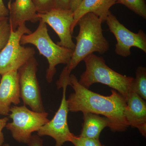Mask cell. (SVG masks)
<instances>
[{
  "mask_svg": "<svg viewBox=\"0 0 146 146\" xmlns=\"http://www.w3.org/2000/svg\"><path fill=\"white\" fill-rule=\"evenodd\" d=\"M136 78H133L130 91H133L141 98L146 100V69L142 66L136 71Z\"/></svg>",
  "mask_w": 146,
  "mask_h": 146,
  "instance_id": "obj_16",
  "label": "cell"
},
{
  "mask_svg": "<svg viewBox=\"0 0 146 146\" xmlns=\"http://www.w3.org/2000/svg\"><path fill=\"white\" fill-rule=\"evenodd\" d=\"M38 63L34 56L18 69V80L21 98L24 105L31 110L45 112L41 91L36 77Z\"/></svg>",
  "mask_w": 146,
  "mask_h": 146,
  "instance_id": "obj_7",
  "label": "cell"
},
{
  "mask_svg": "<svg viewBox=\"0 0 146 146\" xmlns=\"http://www.w3.org/2000/svg\"><path fill=\"white\" fill-rule=\"evenodd\" d=\"M39 20L48 24L54 30L60 39L57 44L73 50L76 44L73 42L71 28L74 21V12L70 9L52 8L47 12L37 13Z\"/></svg>",
  "mask_w": 146,
  "mask_h": 146,
  "instance_id": "obj_10",
  "label": "cell"
},
{
  "mask_svg": "<svg viewBox=\"0 0 146 146\" xmlns=\"http://www.w3.org/2000/svg\"><path fill=\"white\" fill-rule=\"evenodd\" d=\"M117 3L125 6L138 16L146 19L145 0H117Z\"/></svg>",
  "mask_w": 146,
  "mask_h": 146,
  "instance_id": "obj_17",
  "label": "cell"
},
{
  "mask_svg": "<svg viewBox=\"0 0 146 146\" xmlns=\"http://www.w3.org/2000/svg\"><path fill=\"white\" fill-rule=\"evenodd\" d=\"M83 60L86 70L78 80L82 85L89 89L94 83H102L116 90L126 99L133 78L113 70L106 65L103 58L94 54L89 55Z\"/></svg>",
  "mask_w": 146,
  "mask_h": 146,
  "instance_id": "obj_3",
  "label": "cell"
},
{
  "mask_svg": "<svg viewBox=\"0 0 146 146\" xmlns=\"http://www.w3.org/2000/svg\"><path fill=\"white\" fill-rule=\"evenodd\" d=\"M6 18H7V17H6ZM0 18V20H1V19H4V18Z\"/></svg>",
  "mask_w": 146,
  "mask_h": 146,
  "instance_id": "obj_28",
  "label": "cell"
},
{
  "mask_svg": "<svg viewBox=\"0 0 146 146\" xmlns=\"http://www.w3.org/2000/svg\"><path fill=\"white\" fill-rule=\"evenodd\" d=\"M70 84L74 90L67 100L71 112H82L103 115L110 121L113 131H123L129 127L124 115L126 99L112 89L110 96L97 94L84 87L74 74H70Z\"/></svg>",
  "mask_w": 146,
  "mask_h": 146,
  "instance_id": "obj_1",
  "label": "cell"
},
{
  "mask_svg": "<svg viewBox=\"0 0 146 146\" xmlns=\"http://www.w3.org/2000/svg\"><path fill=\"white\" fill-rule=\"evenodd\" d=\"M27 144L28 146H44L43 140L37 134H32Z\"/></svg>",
  "mask_w": 146,
  "mask_h": 146,
  "instance_id": "obj_22",
  "label": "cell"
},
{
  "mask_svg": "<svg viewBox=\"0 0 146 146\" xmlns=\"http://www.w3.org/2000/svg\"><path fill=\"white\" fill-rule=\"evenodd\" d=\"M11 31L9 17L0 20V52L8 42Z\"/></svg>",
  "mask_w": 146,
  "mask_h": 146,
  "instance_id": "obj_18",
  "label": "cell"
},
{
  "mask_svg": "<svg viewBox=\"0 0 146 146\" xmlns=\"http://www.w3.org/2000/svg\"><path fill=\"white\" fill-rule=\"evenodd\" d=\"M8 3L9 22L11 28L16 31L19 26L27 21L36 23L39 21L37 12L33 0H15Z\"/></svg>",
  "mask_w": 146,
  "mask_h": 146,
  "instance_id": "obj_13",
  "label": "cell"
},
{
  "mask_svg": "<svg viewBox=\"0 0 146 146\" xmlns=\"http://www.w3.org/2000/svg\"><path fill=\"white\" fill-rule=\"evenodd\" d=\"M102 19L94 13H86L78 22L79 32L76 36L75 48L70 62L60 74L59 81L70 80L71 72L89 55L103 54L109 49V42L104 36Z\"/></svg>",
  "mask_w": 146,
  "mask_h": 146,
  "instance_id": "obj_2",
  "label": "cell"
},
{
  "mask_svg": "<svg viewBox=\"0 0 146 146\" xmlns=\"http://www.w3.org/2000/svg\"><path fill=\"white\" fill-rule=\"evenodd\" d=\"M70 85L68 82L62 83L60 88L63 89V96L59 108L51 120L42 126L37 131L40 137L49 136L55 141L54 146H62L67 142H71L75 136L69 129L68 122V109L66 99L67 86Z\"/></svg>",
  "mask_w": 146,
  "mask_h": 146,
  "instance_id": "obj_8",
  "label": "cell"
},
{
  "mask_svg": "<svg viewBox=\"0 0 146 146\" xmlns=\"http://www.w3.org/2000/svg\"><path fill=\"white\" fill-rule=\"evenodd\" d=\"M124 115L129 126L137 128L141 134L146 135V103L135 92L130 91L126 99Z\"/></svg>",
  "mask_w": 146,
  "mask_h": 146,
  "instance_id": "obj_12",
  "label": "cell"
},
{
  "mask_svg": "<svg viewBox=\"0 0 146 146\" xmlns=\"http://www.w3.org/2000/svg\"><path fill=\"white\" fill-rule=\"evenodd\" d=\"M48 113L33 111L24 105L11 106L9 116L11 122L7 123L5 127L10 131L14 140L20 143L27 144L32 133L37 131L49 121Z\"/></svg>",
  "mask_w": 146,
  "mask_h": 146,
  "instance_id": "obj_5",
  "label": "cell"
},
{
  "mask_svg": "<svg viewBox=\"0 0 146 146\" xmlns=\"http://www.w3.org/2000/svg\"><path fill=\"white\" fill-rule=\"evenodd\" d=\"M18 71H13L1 76L0 80V115H9L11 105L21 102Z\"/></svg>",
  "mask_w": 146,
  "mask_h": 146,
  "instance_id": "obj_11",
  "label": "cell"
},
{
  "mask_svg": "<svg viewBox=\"0 0 146 146\" xmlns=\"http://www.w3.org/2000/svg\"><path fill=\"white\" fill-rule=\"evenodd\" d=\"M110 32L114 35L117 43L115 52L118 55L126 57L131 54L130 49L135 47L146 53V35L142 30L134 33L120 23L117 17L110 11L106 21Z\"/></svg>",
  "mask_w": 146,
  "mask_h": 146,
  "instance_id": "obj_9",
  "label": "cell"
},
{
  "mask_svg": "<svg viewBox=\"0 0 146 146\" xmlns=\"http://www.w3.org/2000/svg\"><path fill=\"white\" fill-rule=\"evenodd\" d=\"M116 3L117 0H82L74 12V21L71 28L72 34L79 20L86 13H94L104 23L110 11V9Z\"/></svg>",
  "mask_w": 146,
  "mask_h": 146,
  "instance_id": "obj_14",
  "label": "cell"
},
{
  "mask_svg": "<svg viewBox=\"0 0 146 146\" xmlns=\"http://www.w3.org/2000/svg\"><path fill=\"white\" fill-rule=\"evenodd\" d=\"M82 0H71L70 5V9L73 12L78 7L79 5Z\"/></svg>",
  "mask_w": 146,
  "mask_h": 146,
  "instance_id": "obj_25",
  "label": "cell"
},
{
  "mask_svg": "<svg viewBox=\"0 0 146 146\" xmlns=\"http://www.w3.org/2000/svg\"><path fill=\"white\" fill-rule=\"evenodd\" d=\"M54 0H33L37 13L47 12L53 8Z\"/></svg>",
  "mask_w": 146,
  "mask_h": 146,
  "instance_id": "obj_19",
  "label": "cell"
},
{
  "mask_svg": "<svg viewBox=\"0 0 146 146\" xmlns=\"http://www.w3.org/2000/svg\"><path fill=\"white\" fill-rule=\"evenodd\" d=\"M71 142L74 146H83L79 143L77 139L76 136H74Z\"/></svg>",
  "mask_w": 146,
  "mask_h": 146,
  "instance_id": "obj_26",
  "label": "cell"
},
{
  "mask_svg": "<svg viewBox=\"0 0 146 146\" xmlns=\"http://www.w3.org/2000/svg\"><path fill=\"white\" fill-rule=\"evenodd\" d=\"M8 120L9 118L7 117L0 118V146H2L4 143L5 138L3 130L5 127Z\"/></svg>",
  "mask_w": 146,
  "mask_h": 146,
  "instance_id": "obj_23",
  "label": "cell"
},
{
  "mask_svg": "<svg viewBox=\"0 0 146 146\" xmlns=\"http://www.w3.org/2000/svg\"><path fill=\"white\" fill-rule=\"evenodd\" d=\"M36 30L21 37V45L31 44L37 48L40 54L46 58L49 66L46 73V79L50 83L56 73V67L60 64L68 65L72 55L73 50L55 43L48 33L47 25L39 20Z\"/></svg>",
  "mask_w": 146,
  "mask_h": 146,
  "instance_id": "obj_4",
  "label": "cell"
},
{
  "mask_svg": "<svg viewBox=\"0 0 146 146\" xmlns=\"http://www.w3.org/2000/svg\"><path fill=\"white\" fill-rule=\"evenodd\" d=\"M1 76L0 75V80H1Z\"/></svg>",
  "mask_w": 146,
  "mask_h": 146,
  "instance_id": "obj_29",
  "label": "cell"
},
{
  "mask_svg": "<svg viewBox=\"0 0 146 146\" xmlns=\"http://www.w3.org/2000/svg\"><path fill=\"white\" fill-rule=\"evenodd\" d=\"M71 1V0H54L52 8L70 9Z\"/></svg>",
  "mask_w": 146,
  "mask_h": 146,
  "instance_id": "obj_21",
  "label": "cell"
},
{
  "mask_svg": "<svg viewBox=\"0 0 146 146\" xmlns=\"http://www.w3.org/2000/svg\"><path fill=\"white\" fill-rule=\"evenodd\" d=\"M76 137L79 143L83 146H104L101 143L99 139L82 138L79 136Z\"/></svg>",
  "mask_w": 146,
  "mask_h": 146,
  "instance_id": "obj_20",
  "label": "cell"
},
{
  "mask_svg": "<svg viewBox=\"0 0 146 146\" xmlns=\"http://www.w3.org/2000/svg\"><path fill=\"white\" fill-rule=\"evenodd\" d=\"M2 146H11L9 144L7 143L3 144Z\"/></svg>",
  "mask_w": 146,
  "mask_h": 146,
  "instance_id": "obj_27",
  "label": "cell"
},
{
  "mask_svg": "<svg viewBox=\"0 0 146 146\" xmlns=\"http://www.w3.org/2000/svg\"><path fill=\"white\" fill-rule=\"evenodd\" d=\"M9 16L8 8L5 6L3 0H0V18H6Z\"/></svg>",
  "mask_w": 146,
  "mask_h": 146,
  "instance_id": "obj_24",
  "label": "cell"
},
{
  "mask_svg": "<svg viewBox=\"0 0 146 146\" xmlns=\"http://www.w3.org/2000/svg\"><path fill=\"white\" fill-rule=\"evenodd\" d=\"M83 114L84 122L80 137L99 139L100 134L105 128L110 127L109 120L106 117L91 113Z\"/></svg>",
  "mask_w": 146,
  "mask_h": 146,
  "instance_id": "obj_15",
  "label": "cell"
},
{
  "mask_svg": "<svg viewBox=\"0 0 146 146\" xmlns=\"http://www.w3.org/2000/svg\"><path fill=\"white\" fill-rule=\"evenodd\" d=\"M32 31L25 23L21 25L16 31L11 29L7 44L0 52V75L11 71L18 70L28 60L34 56L35 50L31 47H25L20 41L24 34Z\"/></svg>",
  "mask_w": 146,
  "mask_h": 146,
  "instance_id": "obj_6",
  "label": "cell"
}]
</instances>
